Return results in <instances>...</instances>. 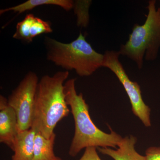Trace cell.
Returning a JSON list of instances; mask_svg holds the SVG:
<instances>
[{"label": "cell", "instance_id": "9a60e30c", "mask_svg": "<svg viewBox=\"0 0 160 160\" xmlns=\"http://www.w3.org/2000/svg\"><path fill=\"white\" fill-rule=\"evenodd\" d=\"M57 160H62V159L61 158H59Z\"/></svg>", "mask_w": 160, "mask_h": 160}, {"label": "cell", "instance_id": "2e32d148", "mask_svg": "<svg viewBox=\"0 0 160 160\" xmlns=\"http://www.w3.org/2000/svg\"></svg>", "mask_w": 160, "mask_h": 160}, {"label": "cell", "instance_id": "7c38bea8", "mask_svg": "<svg viewBox=\"0 0 160 160\" xmlns=\"http://www.w3.org/2000/svg\"><path fill=\"white\" fill-rule=\"evenodd\" d=\"M52 29L49 22L44 21L33 15L29 27V35L31 42L38 36L52 32Z\"/></svg>", "mask_w": 160, "mask_h": 160}, {"label": "cell", "instance_id": "8992f818", "mask_svg": "<svg viewBox=\"0 0 160 160\" xmlns=\"http://www.w3.org/2000/svg\"><path fill=\"white\" fill-rule=\"evenodd\" d=\"M39 81L37 74L29 72L8 98V104L14 109L17 116L19 132L31 128Z\"/></svg>", "mask_w": 160, "mask_h": 160}, {"label": "cell", "instance_id": "3957f363", "mask_svg": "<svg viewBox=\"0 0 160 160\" xmlns=\"http://www.w3.org/2000/svg\"><path fill=\"white\" fill-rule=\"evenodd\" d=\"M47 59L68 70H74L79 76L91 75L102 67L104 54L96 51L80 32L76 39L64 43L46 37Z\"/></svg>", "mask_w": 160, "mask_h": 160}, {"label": "cell", "instance_id": "6da1fadb", "mask_svg": "<svg viewBox=\"0 0 160 160\" xmlns=\"http://www.w3.org/2000/svg\"><path fill=\"white\" fill-rule=\"evenodd\" d=\"M75 79H70L64 84L66 103L71 109L75 123L74 136L69 150V155L75 157L81 150L88 147L113 148L116 149L123 138L109 127L110 133L99 129L92 120L89 108L82 93L78 94Z\"/></svg>", "mask_w": 160, "mask_h": 160}, {"label": "cell", "instance_id": "5bb4252c", "mask_svg": "<svg viewBox=\"0 0 160 160\" xmlns=\"http://www.w3.org/2000/svg\"><path fill=\"white\" fill-rule=\"evenodd\" d=\"M146 160H160V147L152 146L146 151Z\"/></svg>", "mask_w": 160, "mask_h": 160}, {"label": "cell", "instance_id": "8fae6325", "mask_svg": "<svg viewBox=\"0 0 160 160\" xmlns=\"http://www.w3.org/2000/svg\"><path fill=\"white\" fill-rule=\"evenodd\" d=\"M43 5H54L60 6L66 11L71 10L74 6V2L71 0H28L19 5L1 9L0 14H2L8 11H13L19 14L24 12L32 10L33 8Z\"/></svg>", "mask_w": 160, "mask_h": 160}, {"label": "cell", "instance_id": "4fadbf2b", "mask_svg": "<svg viewBox=\"0 0 160 160\" xmlns=\"http://www.w3.org/2000/svg\"><path fill=\"white\" fill-rule=\"evenodd\" d=\"M97 150V148L96 147L86 148L83 155L79 160H102L99 156Z\"/></svg>", "mask_w": 160, "mask_h": 160}, {"label": "cell", "instance_id": "7a4b0ae2", "mask_svg": "<svg viewBox=\"0 0 160 160\" xmlns=\"http://www.w3.org/2000/svg\"><path fill=\"white\" fill-rule=\"evenodd\" d=\"M69 76L68 71H59L52 76H43L39 81L31 129L46 138L51 137L58 123L70 112L64 93Z\"/></svg>", "mask_w": 160, "mask_h": 160}, {"label": "cell", "instance_id": "52a82bcc", "mask_svg": "<svg viewBox=\"0 0 160 160\" xmlns=\"http://www.w3.org/2000/svg\"><path fill=\"white\" fill-rule=\"evenodd\" d=\"M0 142L13 151L18 134L17 116L8 104V99L0 96Z\"/></svg>", "mask_w": 160, "mask_h": 160}, {"label": "cell", "instance_id": "9c48e42d", "mask_svg": "<svg viewBox=\"0 0 160 160\" xmlns=\"http://www.w3.org/2000/svg\"><path fill=\"white\" fill-rule=\"evenodd\" d=\"M36 133L31 128L19 132L12 160H33L35 137Z\"/></svg>", "mask_w": 160, "mask_h": 160}, {"label": "cell", "instance_id": "5b68a950", "mask_svg": "<svg viewBox=\"0 0 160 160\" xmlns=\"http://www.w3.org/2000/svg\"><path fill=\"white\" fill-rule=\"evenodd\" d=\"M102 67L108 68L114 73L126 90L130 100L133 114L146 127L151 126L150 108L145 104L142 95L140 86L136 82L129 79L120 62L119 51L108 50L104 54Z\"/></svg>", "mask_w": 160, "mask_h": 160}, {"label": "cell", "instance_id": "277c9868", "mask_svg": "<svg viewBox=\"0 0 160 160\" xmlns=\"http://www.w3.org/2000/svg\"><path fill=\"white\" fill-rule=\"evenodd\" d=\"M147 8L145 22L133 26L129 39L118 51L121 55L134 62L139 69L142 68L144 59H156L160 49V8H157L156 1L150 0Z\"/></svg>", "mask_w": 160, "mask_h": 160}, {"label": "cell", "instance_id": "30bf717a", "mask_svg": "<svg viewBox=\"0 0 160 160\" xmlns=\"http://www.w3.org/2000/svg\"><path fill=\"white\" fill-rule=\"evenodd\" d=\"M56 139L54 133L46 138L39 132H37L35 137L33 160H57L59 157L56 156L53 151Z\"/></svg>", "mask_w": 160, "mask_h": 160}, {"label": "cell", "instance_id": "ba28073f", "mask_svg": "<svg viewBox=\"0 0 160 160\" xmlns=\"http://www.w3.org/2000/svg\"><path fill=\"white\" fill-rule=\"evenodd\" d=\"M137 139L132 135L123 138L116 149L111 148H97L102 154L107 155L114 160H146V156L138 153L136 150Z\"/></svg>", "mask_w": 160, "mask_h": 160}]
</instances>
